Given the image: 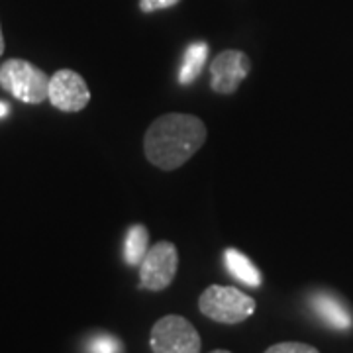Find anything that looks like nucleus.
Segmentation results:
<instances>
[{"label": "nucleus", "instance_id": "1", "mask_svg": "<svg viewBox=\"0 0 353 353\" xmlns=\"http://www.w3.org/2000/svg\"><path fill=\"white\" fill-rule=\"evenodd\" d=\"M206 139V126L192 114L171 112L153 122L143 138L148 161L173 171L189 161Z\"/></svg>", "mask_w": 353, "mask_h": 353}, {"label": "nucleus", "instance_id": "2", "mask_svg": "<svg viewBox=\"0 0 353 353\" xmlns=\"http://www.w3.org/2000/svg\"><path fill=\"white\" fill-rule=\"evenodd\" d=\"M199 308L206 318L220 324H240L255 312V301L236 287L212 285L202 292Z\"/></svg>", "mask_w": 353, "mask_h": 353}, {"label": "nucleus", "instance_id": "3", "mask_svg": "<svg viewBox=\"0 0 353 353\" xmlns=\"http://www.w3.org/2000/svg\"><path fill=\"white\" fill-rule=\"evenodd\" d=\"M0 87L26 104H39L48 99L50 79L36 65L10 59L0 67Z\"/></svg>", "mask_w": 353, "mask_h": 353}, {"label": "nucleus", "instance_id": "4", "mask_svg": "<svg viewBox=\"0 0 353 353\" xmlns=\"http://www.w3.org/2000/svg\"><path fill=\"white\" fill-rule=\"evenodd\" d=\"M153 353H201V336L183 316H163L150 338Z\"/></svg>", "mask_w": 353, "mask_h": 353}, {"label": "nucleus", "instance_id": "5", "mask_svg": "<svg viewBox=\"0 0 353 353\" xmlns=\"http://www.w3.org/2000/svg\"><path fill=\"white\" fill-rule=\"evenodd\" d=\"M179 253L171 241H159L148 250L139 263V285L141 289L163 290L176 275Z\"/></svg>", "mask_w": 353, "mask_h": 353}, {"label": "nucleus", "instance_id": "6", "mask_svg": "<svg viewBox=\"0 0 353 353\" xmlns=\"http://www.w3.org/2000/svg\"><path fill=\"white\" fill-rule=\"evenodd\" d=\"M250 71L252 61L243 51H222L210 65V87L218 94H234Z\"/></svg>", "mask_w": 353, "mask_h": 353}, {"label": "nucleus", "instance_id": "7", "mask_svg": "<svg viewBox=\"0 0 353 353\" xmlns=\"http://www.w3.org/2000/svg\"><path fill=\"white\" fill-rule=\"evenodd\" d=\"M48 99L55 108L63 112H79L90 101V92L85 79L79 73L71 69H61L50 79Z\"/></svg>", "mask_w": 353, "mask_h": 353}, {"label": "nucleus", "instance_id": "8", "mask_svg": "<svg viewBox=\"0 0 353 353\" xmlns=\"http://www.w3.org/2000/svg\"><path fill=\"white\" fill-rule=\"evenodd\" d=\"M310 304H312L316 314L320 316L332 328L347 330L352 326V314H350V310L336 296H332L328 292H316L314 296H312V301H310Z\"/></svg>", "mask_w": 353, "mask_h": 353}, {"label": "nucleus", "instance_id": "9", "mask_svg": "<svg viewBox=\"0 0 353 353\" xmlns=\"http://www.w3.org/2000/svg\"><path fill=\"white\" fill-rule=\"evenodd\" d=\"M224 261H226L228 271L238 279V281L250 285V287H261L263 277H261L259 269H257L243 253L230 248V250L224 252Z\"/></svg>", "mask_w": 353, "mask_h": 353}, {"label": "nucleus", "instance_id": "10", "mask_svg": "<svg viewBox=\"0 0 353 353\" xmlns=\"http://www.w3.org/2000/svg\"><path fill=\"white\" fill-rule=\"evenodd\" d=\"M206 57H208V46L204 41L190 43L185 51L183 65L179 71V83L190 85L192 81H196L202 73V69H204V65H206Z\"/></svg>", "mask_w": 353, "mask_h": 353}, {"label": "nucleus", "instance_id": "11", "mask_svg": "<svg viewBox=\"0 0 353 353\" xmlns=\"http://www.w3.org/2000/svg\"><path fill=\"white\" fill-rule=\"evenodd\" d=\"M148 241H150V234L145 226L136 224L128 230L126 240H124V259L128 265L141 263V259L148 253Z\"/></svg>", "mask_w": 353, "mask_h": 353}, {"label": "nucleus", "instance_id": "12", "mask_svg": "<svg viewBox=\"0 0 353 353\" xmlns=\"http://www.w3.org/2000/svg\"><path fill=\"white\" fill-rule=\"evenodd\" d=\"M122 343L116 340L114 336H94L88 341V353H120Z\"/></svg>", "mask_w": 353, "mask_h": 353}, {"label": "nucleus", "instance_id": "13", "mask_svg": "<svg viewBox=\"0 0 353 353\" xmlns=\"http://www.w3.org/2000/svg\"><path fill=\"white\" fill-rule=\"evenodd\" d=\"M265 353H320L312 345L299 343V341H285V343H275Z\"/></svg>", "mask_w": 353, "mask_h": 353}, {"label": "nucleus", "instance_id": "14", "mask_svg": "<svg viewBox=\"0 0 353 353\" xmlns=\"http://www.w3.org/2000/svg\"><path fill=\"white\" fill-rule=\"evenodd\" d=\"M181 0H139V10L145 14L155 12V10H163L179 4Z\"/></svg>", "mask_w": 353, "mask_h": 353}, {"label": "nucleus", "instance_id": "15", "mask_svg": "<svg viewBox=\"0 0 353 353\" xmlns=\"http://www.w3.org/2000/svg\"><path fill=\"white\" fill-rule=\"evenodd\" d=\"M6 114H8V104L0 102V118H2V116H6Z\"/></svg>", "mask_w": 353, "mask_h": 353}, {"label": "nucleus", "instance_id": "16", "mask_svg": "<svg viewBox=\"0 0 353 353\" xmlns=\"http://www.w3.org/2000/svg\"><path fill=\"white\" fill-rule=\"evenodd\" d=\"M4 53V38H2V30H0V55Z\"/></svg>", "mask_w": 353, "mask_h": 353}, {"label": "nucleus", "instance_id": "17", "mask_svg": "<svg viewBox=\"0 0 353 353\" xmlns=\"http://www.w3.org/2000/svg\"><path fill=\"white\" fill-rule=\"evenodd\" d=\"M210 353H230V352H226V350H216V352H210Z\"/></svg>", "mask_w": 353, "mask_h": 353}]
</instances>
